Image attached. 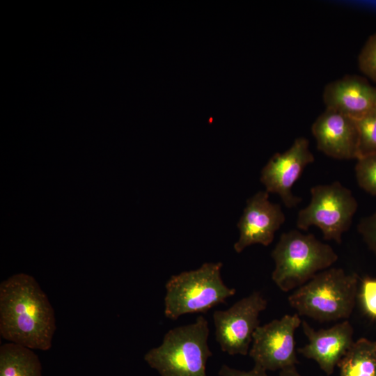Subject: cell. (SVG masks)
Returning <instances> with one entry per match:
<instances>
[{"instance_id": "obj_16", "label": "cell", "mask_w": 376, "mask_h": 376, "mask_svg": "<svg viewBox=\"0 0 376 376\" xmlns=\"http://www.w3.org/2000/svg\"><path fill=\"white\" fill-rule=\"evenodd\" d=\"M355 121L359 136L358 158L376 154V112Z\"/></svg>"}, {"instance_id": "obj_15", "label": "cell", "mask_w": 376, "mask_h": 376, "mask_svg": "<svg viewBox=\"0 0 376 376\" xmlns=\"http://www.w3.org/2000/svg\"><path fill=\"white\" fill-rule=\"evenodd\" d=\"M339 376H376V341L360 338L338 363Z\"/></svg>"}, {"instance_id": "obj_6", "label": "cell", "mask_w": 376, "mask_h": 376, "mask_svg": "<svg viewBox=\"0 0 376 376\" xmlns=\"http://www.w3.org/2000/svg\"><path fill=\"white\" fill-rule=\"evenodd\" d=\"M310 192L308 205L298 212L297 227L302 230L318 227L324 240L340 244L357 210V199L351 190L338 181L314 186Z\"/></svg>"}, {"instance_id": "obj_8", "label": "cell", "mask_w": 376, "mask_h": 376, "mask_svg": "<svg viewBox=\"0 0 376 376\" xmlns=\"http://www.w3.org/2000/svg\"><path fill=\"white\" fill-rule=\"evenodd\" d=\"M302 320L298 313L286 314L259 326L253 335L249 357L265 370H282L299 363L295 334Z\"/></svg>"}, {"instance_id": "obj_7", "label": "cell", "mask_w": 376, "mask_h": 376, "mask_svg": "<svg viewBox=\"0 0 376 376\" xmlns=\"http://www.w3.org/2000/svg\"><path fill=\"white\" fill-rule=\"evenodd\" d=\"M267 301L259 291H253L226 310L213 313L214 335L221 350L230 355L249 354L253 335L260 326L259 315Z\"/></svg>"}, {"instance_id": "obj_12", "label": "cell", "mask_w": 376, "mask_h": 376, "mask_svg": "<svg viewBox=\"0 0 376 376\" xmlns=\"http://www.w3.org/2000/svg\"><path fill=\"white\" fill-rule=\"evenodd\" d=\"M312 134L319 150L338 159H357L358 130L354 119L327 109L314 121Z\"/></svg>"}, {"instance_id": "obj_3", "label": "cell", "mask_w": 376, "mask_h": 376, "mask_svg": "<svg viewBox=\"0 0 376 376\" xmlns=\"http://www.w3.org/2000/svg\"><path fill=\"white\" fill-rule=\"evenodd\" d=\"M271 256L275 263L272 279L285 292L305 284L338 258L330 245L297 230L281 235Z\"/></svg>"}, {"instance_id": "obj_19", "label": "cell", "mask_w": 376, "mask_h": 376, "mask_svg": "<svg viewBox=\"0 0 376 376\" xmlns=\"http://www.w3.org/2000/svg\"><path fill=\"white\" fill-rule=\"evenodd\" d=\"M358 63L360 70L376 82V32L363 46L358 56Z\"/></svg>"}, {"instance_id": "obj_11", "label": "cell", "mask_w": 376, "mask_h": 376, "mask_svg": "<svg viewBox=\"0 0 376 376\" xmlns=\"http://www.w3.org/2000/svg\"><path fill=\"white\" fill-rule=\"evenodd\" d=\"M301 325L308 343L297 352L314 360L327 375H331L354 342L352 325L347 320L317 331L304 320Z\"/></svg>"}, {"instance_id": "obj_10", "label": "cell", "mask_w": 376, "mask_h": 376, "mask_svg": "<svg viewBox=\"0 0 376 376\" xmlns=\"http://www.w3.org/2000/svg\"><path fill=\"white\" fill-rule=\"evenodd\" d=\"M285 220L281 205L269 200V193L257 192L246 201L237 223L240 237L234 244L235 251L241 253L247 246L256 244L269 245Z\"/></svg>"}, {"instance_id": "obj_4", "label": "cell", "mask_w": 376, "mask_h": 376, "mask_svg": "<svg viewBox=\"0 0 376 376\" xmlns=\"http://www.w3.org/2000/svg\"><path fill=\"white\" fill-rule=\"evenodd\" d=\"M209 334L208 322L200 315L193 323L169 330L162 344L148 351L144 360L160 376H207L206 363L212 355Z\"/></svg>"}, {"instance_id": "obj_5", "label": "cell", "mask_w": 376, "mask_h": 376, "mask_svg": "<svg viewBox=\"0 0 376 376\" xmlns=\"http://www.w3.org/2000/svg\"><path fill=\"white\" fill-rule=\"evenodd\" d=\"M221 267V262L205 263L171 276L165 285L164 315L177 320L185 314L205 313L233 296L236 290L224 283Z\"/></svg>"}, {"instance_id": "obj_1", "label": "cell", "mask_w": 376, "mask_h": 376, "mask_svg": "<svg viewBox=\"0 0 376 376\" xmlns=\"http://www.w3.org/2000/svg\"><path fill=\"white\" fill-rule=\"evenodd\" d=\"M56 330L54 308L36 280L15 274L0 284V334L2 338L32 349L51 348Z\"/></svg>"}, {"instance_id": "obj_18", "label": "cell", "mask_w": 376, "mask_h": 376, "mask_svg": "<svg viewBox=\"0 0 376 376\" xmlns=\"http://www.w3.org/2000/svg\"><path fill=\"white\" fill-rule=\"evenodd\" d=\"M357 299L364 314L376 321V278L365 276L359 279Z\"/></svg>"}, {"instance_id": "obj_17", "label": "cell", "mask_w": 376, "mask_h": 376, "mask_svg": "<svg viewBox=\"0 0 376 376\" xmlns=\"http://www.w3.org/2000/svg\"><path fill=\"white\" fill-rule=\"evenodd\" d=\"M355 176L359 187L367 193L376 196V154L357 159Z\"/></svg>"}, {"instance_id": "obj_9", "label": "cell", "mask_w": 376, "mask_h": 376, "mask_svg": "<svg viewBox=\"0 0 376 376\" xmlns=\"http://www.w3.org/2000/svg\"><path fill=\"white\" fill-rule=\"evenodd\" d=\"M314 160L308 140L298 137L287 150L275 154L268 161L261 170L260 182L269 194H278L285 206L294 207L301 198L293 194L292 188L304 169Z\"/></svg>"}, {"instance_id": "obj_2", "label": "cell", "mask_w": 376, "mask_h": 376, "mask_svg": "<svg viewBox=\"0 0 376 376\" xmlns=\"http://www.w3.org/2000/svg\"><path fill=\"white\" fill-rule=\"evenodd\" d=\"M360 278L341 268H328L315 274L288 297L299 316L320 322L347 320L354 308Z\"/></svg>"}, {"instance_id": "obj_20", "label": "cell", "mask_w": 376, "mask_h": 376, "mask_svg": "<svg viewBox=\"0 0 376 376\" xmlns=\"http://www.w3.org/2000/svg\"><path fill=\"white\" fill-rule=\"evenodd\" d=\"M357 229L368 247L376 255V211L361 219Z\"/></svg>"}, {"instance_id": "obj_22", "label": "cell", "mask_w": 376, "mask_h": 376, "mask_svg": "<svg viewBox=\"0 0 376 376\" xmlns=\"http://www.w3.org/2000/svg\"><path fill=\"white\" fill-rule=\"evenodd\" d=\"M279 376H302L295 366H290L280 370Z\"/></svg>"}, {"instance_id": "obj_14", "label": "cell", "mask_w": 376, "mask_h": 376, "mask_svg": "<svg viewBox=\"0 0 376 376\" xmlns=\"http://www.w3.org/2000/svg\"><path fill=\"white\" fill-rule=\"evenodd\" d=\"M0 376H42V365L33 350L9 342L0 347Z\"/></svg>"}, {"instance_id": "obj_21", "label": "cell", "mask_w": 376, "mask_h": 376, "mask_svg": "<svg viewBox=\"0 0 376 376\" xmlns=\"http://www.w3.org/2000/svg\"><path fill=\"white\" fill-rule=\"evenodd\" d=\"M218 374L219 376H269L267 370L256 365L251 370L245 371L224 364L221 366Z\"/></svg>"}, {"instance_id": "obj_13", "label": "cell", "mask_w": 376, "mask_h": 376, "mask_svg": "<svg viewBox=\"0 0 376 376\" xmlns=\"http://www.w3.org/2000/svg\"><path fill=\"white\" fill-rule=\"evenodd\" d=\"M322 97L327 109L354 120L376 112V86L362 77L346 75L329 83Z\"/></svg>"}]
</instances>
